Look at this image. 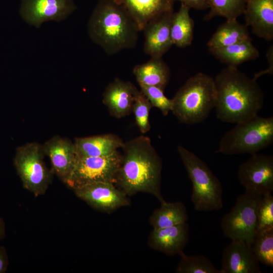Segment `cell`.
<instances>
[{"instance_id": "cell-1", "label": "cell", "mask_w": 273, "mask_h": 273, "mask_svg": "<svg viewBox=\"0 0 273 273\" xmlns=\"http://www.w3.org/2000/svg\"><path fill=\"white\" fill-rule=\"evenodd\" d=\"M115 185L127 196L145 192L165 201L161 193L162 162L149 138L141 135L124 143Z\"/></svg>"}, {"instance_id": "cell-2", "label": "cell", "mask_w": 273, "mask_h": 273, "mask_svg": "<svg viewBox=\"0 0 273 273\" xmlns=\"http://www.w3.org/2000/svg\"><path fill=\"white\" fill-rule=\"evenodd\" d=\"M217 117L225 122L237 123L257 115L264 103V93L253 78L228 66L214 78Z\"/></svg>"}, {"instance_id": "cell-3", "label": "cell", "mask_w": 273, "mask_h": 273, "mask_svg": "<svg viewBox=\"0 0 273 273\" xmlns=\"http://www.w3.org/2000/svg\"><path fill=\"white\" fill-rule=\"evenodd\" d=\"M91 39L108 55L134 48L140 31L126 9L114 0H99L88 23Z\"/></svg>"}, {"instance_id": "cell-4", "label": "cell", "mask_w": 273, "mask_h": 273, "mask_svg": "<svg viewBox=\"0 0 273 273\" xmlns=\"http://www.w3.org/2000/svg\"><path fill=\"white\" fill-rule=\"evenodd\" d=\"M172 100L171 111L180 122L194 124L204 121L215 105L214 78L197 73L179 88Z\"/></svg>"}, {"instance_id": "cell-5", "label": "cell", "mask_w": 273, "mask_h": 273, "mask_svg": "<svg viewBox=\"0 0 273 273\" xmlns=\"http://www.w3.org/2000/svg\"><path fill=\"white\" fill-rule=\"evenodd\" d=\"M178 153L192 184L191 201L198 211H218L223 207L222 187L207 164L183 146Z\"/></svg>"}, {"instance_id": "cell-6", "label": "cell", "mask_w": 273, "mask_h": 273, "mask_svg": "<svg viewBox=\"0 0 273 273\" xmlns=\"http://www.w3.org/2000/svg\"><path fill=\"white\" fill-rule=\"evenodd\" d=\"M221 138L215 153L227 155L256 154L273 142V117L256 116L237 123Z\"/></svg>"}, {"instance_id": "cell-7", "label": "cell", "mask_w": 273, "mask_h": 273, "mask_svg": "<svg viewBox=\"0 0 273 273\" xmlns=\"http://www.w3.org/2000/svg\"><path fill=\"white\" fill-rule=\"evenodd\" d=\"M42 145L28 143L16 149L14 162L23 187L36 197L43 195L51 180Z\"/></svg>"}, {"instance_id": "cell-8", "label": "cell", "mask_w": 273, "mask_h": 273, "mask_svg": "<svg viewBox=\"0 0 273 273\" xmlns=\"http://www.w3.org/2000/svg\"><path fill=\"white\" fill-rule=\"evenodd\" d=\"M261 197L256 193L246 191L237 198L235 205L221 220L226 237L251 245L256 232L257 211Z\"/></svg>"}, {"instance_id": "cell-9", "label": "cell", "mask_w": 273, "mask_h": 273, "mask_svg": "<svg viewBox=\"0 0 273 273\" xmlns=\"http://www.w3.org/2000/svg\"><path fill=\"white\" fill-rule=\"evenodd\" d=\"M121 159V153L118 151L102 157L77 155L74 167L65 184L73 190L98 182L115 184Z\"/></svg>"}, {"instance_id": "cell-10", "label": "cell", "mask_w": 273, "mask_h": 273, "mask_svg": "<svg viewBox=\"0 0 273 273\" xmlns=\"http://www.w3.org/2000/svg\"><path fill=\"white\" fill-rule=\"evenodd\" d=\"M237 176L246 191L261 195L273 191V156L255 154L241 163Z\"/></svg>"}, {"instance_id": "cell-11", "label": "cell", "mask_w": 273, "mask_h": 273, "mask_svg": "<svg viewBox=\"0 0 273 273\" xmlns=\"http://www.w3.org/2000/svg\"><path fill=\"white\" fill-rule=\"evenodd\" d=\"M73 191L79 198L92 207L107 213L130 204L128 196L111 183H93Z\"/></svg>"}, {"instance_id": "cell-12", "label": "cell", "mask_w": 273, "mask_h": 273, "mask_svg": "<svg viewBox=\"0 0 273 273\" xmlns=\"http://www.w3.org/2000/svg\"><path fill=\"white\" fill-rule=\"evenodd\" d=\"M76 9L74 0H21L23 19L37 28L46 21H61Z\"/></svg>"}, {"instance_id": "cell-13", "label": "cell", "mask_w": 273, "mask_h": 273, "mask_svg": "<svg viewBox=\"0 0 273 273\" xmlns=\"http://www.w3.org/2000/svg\"><path fill=\"white\" fill-rule=\"evenodd\" d=\"M173 13L167 12L154 18L143 28L144 51L151 58H162L173 45L170 28Z\"/></svg>"}, {"instance_id": "cell-14", "label": "cell", "mask_w": 273, "mask_h": 273, "mask_svg": "<svg viewBox=\"0 0 273 273\" xmlns=\"http://www.w3.org/2000/svg\"><path fill=\"white\" fill-rule=\"evenodd\" d=\"M42 147L45 155L50 158L53 171L65 183L77 158L74 143L68 138L55 135L47 141Z\"/></svg>"}, {"instance_id": "cell-15", "label": "cell", "mask_w": 273, "mask_h": 273, "mask_svg": "<svg viewBox=\"0 0 273 273\" xmlns=\"http://www.w3.org/2000/svg\"><path fill=\"white\" fill-rule=\"evenodd\" d=\"M231 241L222 253L221 273H261L251 245L243 241Z\"/></svg>"}, {"instance_id": "cell-16", "label": "cell", "mask_w": 273, "mask_h": 273, "mask_svg": "<svg viewBox=\"0 0 273 273\" xmlns=\"http://www.w3.org/2000/svg\"><path fill=\"white\" fill-rule=\"evenodd\" d=\"M189 227L187 222L160 229H153L148 244L150 248L167 255L179 254L189 240Z\"/></svg>"}, {"instance_id": "cell-17", "label": "cell", "mask_w": 273, "mask_h": 273, "mask_svg": "<svg viewBox=\"0 0 273 273\" xmlns=\"http://www.w3.org/2000/svg\"><path fill=\"white\" fill-rule=\"evenodd\" d=\"M137 90L130 82L115 78L106 87L103 94V103L112 116L124 117L132 112Z\"/></svg>"}, {"instance_id": "cell-18", "label": "cell", "mask_w": 273, "mask_h": 273, "mask_svg": "<svg viewBox=\"0 0 273 273\" xmlns=\"http://www.w3.org/2000/svg\"><path fill=\"white\" fill-rule=\"evenodd\" d=\"M246 25L267 41L273 39V0H245Z\"/></svg>"}, {"instance_id": "cell-19", "label": "cell", "mask_w": 273, "mask_h": 273, "mask_svg": "<svg viewBox=\"0 0 273 273\" xmlns=\"http://www.w3.org/2000/svg\"><path fill=\"white\" fill-rule=\"evenodd\" d=\"M122 5L142 31L147 23L164 13L173 11L174 0H114Z\"/></svg>"}, {"instance_id": "cell-20", "label": "cell", "mask_w": 273, "mask_h": 273, "mask_svg": "<svg viewBox=\"0 0 273 273\" xmlns=\"http://www.w3.org/2000/svg\"><path fill=\"white\" fill-rule=\"evenodd\" d=\"M79 156L102 157L110 155L121 148L124 142L116 134L108 133L83 138L74 141Z\"/></svg>"}, {"instance_id": "cell-21", "label": "cell", "mask_w": 273, "mask_h": 273, "mask_svg": "<svg viewBox=\"0 0 273 273\" xmlns=\"http://www.w3.org/2000/svg\"><path fill=\"white\" fill-rule=\"evenodd\" d=\"M133 73L139 85L154 86L164 90L170 79L169 67L162 58H151L148 62L136 65Z\"/></svg>"}, {"instance_id": "cell-22", "label": "cell", "mask_w": 273, "mask_h": 273, "mask_svg": "<svg viewBox=\"0 0 273 273\" xmlns=\"http://www.w3.org/2000/svg\"><path fill=\"white\" fill-rule=\"evenodd\" d=\"M251 39L246 25L237 19H229L219 26L207 42L210 51L236 42Z\"/></svg>"}, {"instance_id": "cell-23", "label": "cell", "mask_w": 273, "mask_h": 273, "mask_svg": "<svg viewBox=\"0 0 273 273\" xmlns=\"http://www.w3.org/2000/svg\"><path fill=\"white\" fill-rule=\"evenodd\" d=\"M210 52L221 62L234 67L259 56V52L252 43V39L241 41Z\"/></svg>"}, {"instance_id": "cell-24", "label": "cell", "mask_w": 273, "mask_h": 273, "mask_svg": "<svg viewBox=\"0 0 273 273\" xmlns=\"http://www.w3.org/2000/svg\"><path fill=\"white\" fill-rule=\"evenodd\" d=\"M188 219L187 208L183 203L164 201L153 212L149 222L153 229H160L186 223Z\"/></svg>"}, {"instance_id": "cell-25", "label": "cell", "mask_w": 273, "mask_h": 273, "mask_svg": "<svg viewBox=\"0 0 273 273\" xmlns=\"http://www.w3.org/2000/svg\"><path fill=\"white\" fill-rule=\"evenodd\" d=\"M190 8L181 4L179 10L173 13L170 28L173 44L186 48L191 44L194 35V22L190 16Z\"/></svg>"}, {"instance_id": "cell-26", "label": "cell", "mask_w": 273, "mask_h": 273, "mask_svg": "<svg viewBox=\"0 0 273 273\" xmlns=\"http://www.w3.org/2000/svg\"><path fill=\"white\" fill-rule=\"evenodd\" d=\"M259 263L273 267V228L257 230L251 245Z\"/></svg>"}, {"instance_id": "cell-27", "label": "cell", "mask_w": 273, "mask_h": 273, "mask_svg": "<svg viewBox=\"0 0 273 273\" xmlns=\"http://www.w3.org/2000/svg\"><path fill=\"white\" fill-rule=\"evenodd\" d=\"M210 11L204 17L210 20L216 16H222L226 20L237 19L244 14L245 0H207Z\"/></svg>"}, {"instance_id": "cell-28", "label": "cell", "mask_w": 273, "mask_h": 273, "mask_svg": "<svg viewBox=\"0 0 273 273\" xmlns=\"http://www.w3.org/2000/svg\"><path fill=\"white\" fill-rule=\"evenodd\" d=\"M180 260L176 272L177 273H221L211 261L202 255H188L184 252L179 254Z\"/></svg>"}, {"instance_id": "cell-29", "label": "cell", "mask_w": 273, "mask_h": 273, "mask_svg": "<svg viewBox=\"0 0 273 273\" xmlns=\"http://www.w3.org/2000/svg\"><path fill=\"white\" fill-rule=\"evenodd\" d=\"M152 105L141 91L136 90L132 105L135 122L140 130L146 133L151 129L149 122V114Z\"/></svg>"}, {"instance_id": "cell-30", "label": "cell", "mask_w": 273, "mask_h": 273, "mask_svg": "<svg viewBox=\"0 0 273 273\" xmlns=\"http://www.w3.org/2000/svg\"><path fill=\"white\" fill-rule=\"evenodd\" d=\"M141 92L148 99L153 107L158 108L164 116L172 108V100L164 94V90L154 86L139 85Z\"/></svg>"}, {"instance_id": "cell-31", "label": "cell", "mask_w": 273, "mask_h": 273, "mask_svg": "<svg viewBox=\"0 0 273 273\" xmlns=\"http://www.w3.org/2000/svg\"><path fill=\"white\" fill-rule=\"evenodd\" d=\"M273 228V196L262 195L257 211V230Z\"/></svg>"}, {"instance_id": "cell-32", "label": "cell", "mask_w": 273, "mask_h": 273, "mask_svg": "<svg viewBox=\"0 0 273 273\" xmlns=\"http://www.w3.org/2000/svg\"><path fill=\"white\" fill-rule=\"evenodd\" d=\"M266 57L268 62V67L266 69L261 71L259 72H257L254 74L253 77L255 80L261 76H263L266 74H272L273 73V46L271 45L267 50L266 54Z\"/></svg>"}, {"instance_id": "cell-33", "label": "cell", "mask_w": 273, "mask_h": 273, "mask_svg": "<svg viewBox=\"0 0 273 273\" xmlns=\"http://www.w3.org/2000/svg\"><path fill=\"white\" fill-rule=\"evenodd\" d=\"M178 1L181 4H183L190 9L194 8L202 10L208 8L207 0H174Z\"/></svg>"}, {"instance_id": "cell-34", "label": "cell", "mask_w": 273, "mask_h": 273, "mask_svg": "<svg viewBox=\"0 0 273 273\" xmlns=\"http://www.w3.org/2000/svg\"><path fill=\"white\" fill-rule=\"evenodd\" d=\"M8 265V258L5 248L0 246V273L7 270Z\"/></svg>"}, {"instance_id": "cell-35", "label": "cell", "mask_w": 273, "mask_h": 273, "mask_svg": "<svg viewBox=\"0 0 273 273\" xmlns=\"http://www.w3.org/2000/svg\"><path fill=\"white\" fill-rule=\"evenodd\" d=\"M5 223L3 219L0 217V240H1L5 236Z\"/></svg>"}]
</instances>
